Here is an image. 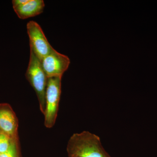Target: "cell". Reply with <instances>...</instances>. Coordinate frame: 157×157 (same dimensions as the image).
I'll list each match as a JSON object with an SVG mask.
<instances>
[{"label":"cell","mask_w":157,"mask_h":157,"mask_svg":"<svg viewBox=\"0 0 157 157\" xmlns=\"http://www.w3.org/2000/svg\"><path fill=\"white\" fill-rule=\"evenodd\" d=\"M45 7L43 0H29L25 5L14 7L13 9L20 19L23 20L42 14Z\"/></svg>","instance_id":"52a82bcc"},{"label":"cell","mask_w":157,"mask_h":157,"mask_svg":"<svg viewBox=\"0 0 157 157\" xmlns=\"http://www.w3.org/2000/svg\"><path fill=\"white\" fill-rule=\"evenodd\" d=\"M11 138L2 132L0 133V154L4 153L9 150L11 143Z\"/></svg>","instance_id":"ba28073f"},{"label":"cell","mask_w":157,"mask_h":157,"mask_svg":"<svg viewBox=\"0 0 157 157\" xmlns=\"http://www.w3.org/2000/svg\"><path fill=\"white\" fill-rule=\"evenodd\" d=\"M67 150L70 157H111L102 146L100 137L87 131L73 134Z\"/></svg>","instance_id":"6da1fadb"},{"label":"cell","mask_w":157,"mask_h":157,"mask_svg":"<svg viewBox=\"0 0 157 157\" xmlns=\"http://www.w3.org/2000/svg\"><path fill=\"white\" fill-rule=\"evenodd\" d=\"M27 30L30 49L41 61L54 48L48 42L40 25L36 21H29L27 24Z\"/></svg>","instance_id":"277c9868"},{"label":"cell","mask_w":157,"mask_h":157,"mask_svg":"<svg viewBox=\"0 0 157 157\" xmlns=\"http://www.w3.org/2000/svg\"><path fill=\"white\" fill-rule=\"evenodd\" d=\"M29 1V0H13L12 2L13 8L25 5L26 3H27Z\"/></svg>","instance_id":"30bf717a"},{"label":"cell","mask_w":157,"mask_h":157,"mask_svg":"<svg viewBox=\"0 0 157 157\" xmlns=\"http://www.w3.org/2000/svg\"><path fill=\"white\" fill-rule=\"evenodd\" d=\"M17 121L14 113L7 105L0 107V132L10 138L16 136Z\"/></svg>","instance_id":"8992f818"},{"label":"cell","mask_w":157,"mask_h":157,"mask_svg":"<svg viewBox=\"0 0 157 157\" xmlns=\"http://www.w3.org/2000/svg\"><path fill=\"white\" fill-rule=\"evenodd\" d=\"M0 133H1V132H0Z\"/></svg>","instance_id":"8fae6325"},{"label":"cell","mask_w":157,"mask_h":157,"mask_svg":"<svg viewBox=\"0 0 157 157\" xmlns=\"http://www.w3.org/2000/svg\"><path fill=\"white\" fill-rule=\"evenodd\" d=\"M25 77L36 94L39 107L44 114L45 109V94L48 78L43 70L41 61L30 49L29 61Z\"/></svg>","instance_id":"7a4b0ae2"},{"label":"cell","mask_w":157,"mask_h":157,"mask_svg":"<svg viewBox=\"0 0 157 157\" xmlns=\"http://www.w3.org/2000/svg\"><path fill=\"white\" fill-rule=\"evenodd\" d=\"M43 70L47 78L61 77L70 66V59L67 56L53 49L41 61Z\"/></svg>","instance_id":"5b68a950"},{"label":"cell","mask_w":157,"mask_h":157,"mask_svg":"<svg viewBox=\"0 0 157 157\" xmlns=\"http://www.w3.org/2000/svg\"><path fill=\"white\" fill-rule=\"evenodd\" d=\"M61 77L48 78L45 94L44 124L52 128L55 124L61 94Z\"/></svg>","instance_id":"3957f363"},{"label":"cell","mask_w":157,"mask_h":157,"mask_svg":"<svg viewBox=\"0 0 157 157\" xmlns=\"http://www.w3.org/2000/svg\"><path fill=\"white\" fill-rule=\"evenodd\" d=\"M16 152L15 144L12 142L9 150L4 153L0 154V157H17Z\"/></svg>","instance_id":"9c48e42d"}]
</instances>
